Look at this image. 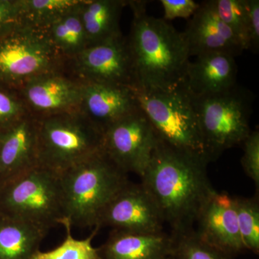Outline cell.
<instances>
[{"instance_id":"obj_1","label":"cell","mask_w":259,"mask_h":259,"mask_svg":"<svg viewBox=\"0 0 259 259\" xmlns=\"http://www.w3.org/2000/svg\"><path fill=\"white\" fill-rule=\"evenodd\" d=\"M203 158L157 140L142 185L157 204L172 236L194 230L201 209L215 190Z\"/></svg>"},{"instance_id":"obj_2","label":"cell","mask_w":259,"mask_h":259,"mask_svg":"<svg viewBox=\"0 0 259 259\" xmlns=\"http://www.w3.org/2000/svg\"><path fill=\"white\" fill-rule=\"evenodd\" d=\"M147 1H129L134 13L127 37L138 90H166L184 82L190 63L183 32L148 15Z\"/></svg>"},{"instance_id":"obj_3","label":"cell","mask_w":259,"mask_h":259,"mask_svg":"<svg viewBox=\"0 0 259 259\" xmlns=\"http://www.w3.org/2000/svg\"><path fill=\"white\" fill-rule=\"evenodd\" d=\"M60 179L64 218L83 228L96 226L107 204L130 182L104 151L66 170Z\"/></svg>"},{"instance_id":"obj_4","label":"cell","mask_w":259,"mask_h":259,"mask_svg":"<svg viewBox=\"0 0 259 259\" xmlns=\"http://www.w3.org/2000/svg\"><path fill=\"white\" fill-rule=\"evenodd\" d=\"M36 117L38 166L61 175L103 152V132L79 109Z\"/></svg>"},{"instance_id":"obj_5","label":"cell","mask_w":259,"mask_h":259,"mask_svg":"<svg viewBox=\"0 0 259 259\" xmlns=\"http://www.w3.org/2000/svg\"><path fill=\"white\" fill-rule=\"evenodd\" d=\"M191 97L209 162L226 150L243 145L251 132L250 92L236 84L222 93Z\"/></svg>"},{"instance_id":"obj_6","label":"cell","mask_w":259,"mask_h":259,"mask_svg":"<svg viewBox=\"0 0 259 259\" xmlns=\"http://www.w3.org/2000/svg\"><path fill=\"white\" fill-rule=\"evenodd\" d=\"M136 96L158 139L209 163L192 97L185 81L166 90H136Z\"/></svg>"},{"instance_id":"obj_7","label":"cell","mask_w":259,"mask_h":259,"mask_svg":"<svg viewBox=\"0 0 259 259\" xmlns=\"http://www.w3.org/2000/svg\"><path fill=\"white\" fill-rule=\"evenodd\" d=\"M0 212L49 232L64 218L60 175L37 166L0 187Z\"/></svg>"},{"instance_id":"obj_8","label":"cell","mask_w":259,"mask_h":259,"mask_svg":"<svg viewBox=\"0 0 259 259\" xmlns=\"http://www.w3.org/2000/svg\"><path fill=\"white\" fill-rule=\"evenodd\" d=\"M65 61L45 30L22 24L0 36V87L18 91L35 76L61 71Z\"/></svg>"},{"instance_id":"obj_9","label":"cell","mask_w":259,"mask_h":259,"mask_svg":"<svg viewBox=\"0 0 259 259\" xmlns=\"http://www.w3.org/2000/svg\"><path fill=\"white\" fill-rule=\"evenodd\" d=\"M157 137L140 108L114 122L103 133V151L126 174L144 175Z\"/></svg>"},{"instance_id":"obj_10","label":"cell","mask_w":259,"mask_h":259,"mask_svg":"<svg viewBox=\"0 0 259 259\" xmlns=\"http://www.w3.org/2000/svg\"><path fill=\"white\" fill-rule=\"evenodd\" d=\"M80 82L121 85L138 90L127 37L90 45L68 60Z\"/></svg>"},{"instance_id":"obj_11","label":"cell","mask_w":259,"mask_h":259,"mask_svg":"<svg viewBox=\"0 0 259 259\" xmlns=\"http://www.w3.org/2000/svg\"><path fill=\"white\" fill-rule=\"evenodd\" d=\"M165 224L157 204L142 184L130 182L102 210L96 226L112 230L159 233Z\"/></svg>"},{"instance_id":"obj_12","label":"cell","mask_w":259,"mask_h":259,"mask_svg":"<svg viewBox=\"0 0 259 259\" xmlns=\"http://www.w3.org/2000/svg\"><path fill=\"white\" fill-rule=\"evenodd\" d=\"M61 72L39 75L19 89L18 95L30 114L40 117L79 108L82 83Z\"/></svg>"},{"instance_id":"obj_13","label":"cell","mask_w":259,"mask_h":259,"mask_svg":"<svg viewBox=\"0 0 259 259\" xmlns=\"http://www.w3.org/2000/svg\"><path fill=\"white\" fill-rule=\"evenodd\" d=\"M196 233L201 239L234 258L245 250L238 227L234 197L214 190L201 209Z\"/></svg>"},{"instance_id":"obj_14","label":"cell","mask_w":259,"mask_h":259,"mask_svg":"<svg viewBox=\"0 0 259 259\" xmlns=\"http://www.w3.org/2000/svg\"><path fill=\"white\" fill-rule=\"evenodd\" d=\"M37 166V120L28 113L0 131V187Z\"/></svg>"},{"instance_id":"obj_15","label":"cell","mask_w":259,"mask_h":259,"mask_svg":"<svg viewBox=\"0 0 259 259\" xmlns=\"http://www.w3.org/2000/svg\"><path fill=\"white\" fill-rule=\"evenodd\" d=\"M183 33L190 57L212 52L236 57L245 50L239 39L218 16L214 0L199 3Z\"/></svg>"},{"instance_id":"obj_16","label":"cell","mask_w":259,"mask_h":259,"mask_svg":"<svg viewBox=\"0 0 259 259\" xmlns=\"http://www.w3.org/2000/svg\"><path fill=\"white\" fill-rule=\"evenodd\" d=\"M82 83L79 110L102 132L141 108L136 90L110 83Z\"/></svg>"},{"instance_id":"obj_17","label":"cell","mask_w":259,"mask_h":259,"mask_svg":"<svg viewBox=\"0 0 259 259\" xmlns=\"http://www.w3.org/2000/svg\"><path fill=\"white\" fill-rule=\"evenodd\" d=\"M175 238L164 231L140 233L112 230L97 248L100 259H166L172 255Z\"/></svg>"},{"instance_id":"obj_18","label":"cell","mask_w":259,"mask_h":259,"mask_svg":"<svg viewBox=\"0 0 259 259\" xmlns=\"http://www.w3.org/2000/svg\"><path fill=\"white\" fill-rule=\"evenodd\" d=\"M234 56L212 52L196 57L189 63L186 72V88L192 96L226 91L237 84L238 67Z\"/></svg>"},{"instance_id":"obj_19","label":"cell","mask_w":259,"mask_h":259,"mask_svg":"<svg viewBox=\"0 0 259 259\" xmlns=\"http://www.w3.org/2000/svg\"><path fill=\"white\" fill-rule=\"evenodd\" d=\"M126 5L121 0H83L80 16L89 46L122 35L119 22Z\"/></svg>"},{"instance_id":"obj_20","label":"cell","mask_w":259,"mask_h":259,"mask_svg":"<svg viewBox=\"0 0 259 259\" xmlns=\"http://www.w3.org/2000/svg\"><path fill=\"white\" fill-rule=\"evenodd\" d=\"M48 232L0 212V259H30Z\"/></svg>"},{"instance_id":"obj_21","label":"cell","mask_w":259,"mask_h":259,"mask_svg":"<svg viewBox=\"0 0 259 259\" xmlns=\"http://www.w3.org/2000/svg\"><path fill=\"white\" fill-rule=\"evenodd\" d=\"M81 4L44 29L53 45L66 61L72 59L89 46L80 16Z\"/></svg>"},{"instance_id":"obj_22","label":"cell","mask_w":259,"mask_h":259,"mask_svg":"<svg viewBox=\"0 0 259 259\" xmlns=\"http://www.w3.org/2000/svg\"><path fill=\"white\" fill-rule=\"evenodd\" d=\"M82 0H20L24 23L45 29L77 8Z\"/></svg>"},{"instance_id":"obj_23","label":"cell","mask_w":259,"mask_h":259,"mask_svg":"<svg viewBox=\"0 0 259 259\" xmlns=\"http://www.w3.org/2000/svg\"><path fill=\"white\" fill-rule=\"evenodd\" d=\"M60 224L66 229L64 241L54 249L37 250L30 259H100L97 248L93 245V240L100 231V227L95 226L88 238L76 239L71 234L72 226L66 218H63Z\"/></svg>"},{"instance_id":"obj_24","label":"cell","mask_w":259,"mask_h":259,"mask_svg":"<svg viewBox=\"0 0 259 259\" xmlns=\"http://www.w3.org/2000/svg\"><path fill=\"white\" fill-rule=\"evenodd\" d=\"M237 219L245 250L259 253V197H234Z\"/></svg>"},{"instance_id":"obj_25","label":"cell","mask_w":259,"mask_h":259,"mask_svg":"<svg viewBox=\"0 0 259 259\" xmlns=\"http://www.w3.org/2000/svg\"><path fill=\"white\" fill-rule=\"evenodd\" d=\"M175 238L173 259H233L199 238L195 229Z\"/></svg>"},{"instance_id":"obj_26","label":"cell","mask_w":259,"mask_h":259,"mask_svg":"<svg viewBox=\"0 0 259 259\" xmlns=\"http://www.w3.org/2000/svg\"><path fill=\"white\" fill-rule=\"evenodd\" d=\"M218 16L241 41L245 50L248 39L247 0H214Z\"/></svg>"},{"instance_id":"obj_27","label":"cell","mask_w":259,"mask_h":259,"mask_svg":"<svg viewBox=\"0 0 259 259\" xmlns=\"http://www.w3.org/2000/svg\"><path fill=\"white\" fill-rule=\"evenodd\" d=\"M30 113L16 91L0 87V131Z\"/></svg>"},{"instance_id":"obj_28","label":"cell","mask_w":259,"mask_h":259,"mask_svg":"<svg viewBox=\"0 0 259 259\" xmlns=\"http://www.w3.org/2000/svg\"><path fill=\"white\" fill-rule=\"evenodd\" d=\"M241 165L245 175L253 181L258 193L259 189V131L255 130L243 142Z\"/></svg>"},{"instance_id":"obj_29","label":"cell","mask_w":259,"mask_h":259,"mask_svg":"<svg viewBox=\"0 0 259 259\" xmlns=\"http://www.w3.org/2000/svg\"><path fill=\"white\" fill-rule=\"evenodd\" d=\"M23 23L20 0H0V36Z\"/></svg>"},{"instance_id":"obj_30","label":"cell","mask_w":259,"mask_h":259,"mask_svg":"<svg viewBox=\"0 0 259 259\" xmlns=\"http://www.w3.org/2000/svg\"><path fill=\"white\" fill-rule=\"evenodd\" d=\"M163 10V20H171L177 18H190L198 9L199 3L193 0H161Z\"/></svg>"},{"instance_id":"obj_31","label":"cell","mask_w":259,"mask_h":259,"mask_svg":"<svg viewBox=\"0 0 259 259\" xmlns=\"http://www.w3.org/2000/svg\"><path fill=\"white\" fill-rule=\"evenodd\" d=\"M248 5V39L247 49L256 53L259 47V1L247 0Z\"/></svg>"},{"instance_id":"obj_32","label":"cell","mask_w":259,"mask_h":259,"mask_svg":"<svg viewBox=\"0 0 259 259\" xmlns=\"http://www.w3.org/2000/svg\"><path fill=\"white\" fill-rule=\"evenodd\" d=\"M166 259H173V258H172V256L171 255V256L168 257V258H167Z\"/></svg>"}]
</instances>
